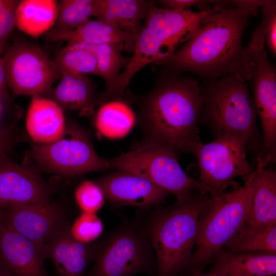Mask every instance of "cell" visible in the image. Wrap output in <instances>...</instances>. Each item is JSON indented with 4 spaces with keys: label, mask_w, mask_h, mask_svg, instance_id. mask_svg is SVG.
I'll return each instance as SVG.
<instances>
[{
    "label": "cell",
    "mask_w": 276,
    "mask_h": 276,
    "mask_svg": "<svg viewBox=\"0 0 276 276\" xmlns=\"http://www.w3.org/2000/svg\"><path fill=\"white\" fill-rule=\"evenodd\" d=\"M263 2L213 1L195 33L162 65L205 80L232 73L238 76L243 67L242 35Z\"/></svg>",
    "instance_id": "obj_1"
},
{
    "label": "cell",
    "mask_w": 276,
    "mask_h": 276,
    "mask_svg": "<svg viewBox=\"0 0 276 276\" xmlns=\"http://www.w3.org/2000/svg\"><path fill=\"white\" fill-rule=\"evenodd\" d=\"M141 104L140 123L146 139L189 152L200 139L202 95L198 80L169 68Z\"/></svg>",
    "instance_id": "obj_2"
},
{
    "label": "cell",
    "mask_w": 276,
    "mask_h": 276,
    "mask_svg": "<svg viewBox=\"0 0 276 276\" xmlns=\"http://www.w3.org/2000/svg\"><path fill=\"white\" fill-rule=\"evenodd\" d=\"M210 8L172 11L151 2L145 22L137 35L133 54L116 82L98 97L99 102L121 96L132 78L145 66L162 64L195 33Z\"/></svg>",
    "instance_id": "obj_3"
},
{
    "label": "cell",
    "mask_w": 276,
    "mask_h": 276,
    "mask_svg": "<svg viewBox=\"0 0 276 276\" xmlns=\"http://www.w3.org/2000/svg\"><path fill=\"white\" fill-rule=\"evenodd\" d=\"M201 90L203 102L199 122L210 129L214 139H240L257 156L261 142L254 101L245 81L232 73L206 79Z\"/></svg>",
    "instance_id": "obj_4"
},
{
    "label": "cell",
    "mask_w": 276,
    "mask_h": 276,
    "mask_svg": "<svg viewBox=\"0 0 276 276\" xmlns=\"http://www.w3.org/2000/svg\"><path fill=\"white\" fill-rule=\"evenodd\" d=\"M210 201L193 195L173 209L159 208L145 229L155 254L157 276H175L189 265L201 215Z\"/></svg>",
    "instance_id": "obj_5"
},
{
    "label": "cell",
    "mask_w": 276,
    "mask_h": 276,
    "mask_svg": "<svg viewBox=\"0 0 276 276\" xmlns=\"http://www.w3.org/2000/svg\"><path fill=\"white\" fill-rule=\"evenodd\" d=\"M225 188L211 195L201 215L195 249L189 263L194 269L200 270L214 258L237 235L248 217L254 193L252 173L242 186L235 184L229 191Z\"/></svg>",
    "instance_id": "obj_6"
},
{
    "label": "cell",
    "mask_w": 276,
    "mask_h": 276,
    "mask_svg": "<svg viewBox=\"0 0 276 276\" xmlns=\"http://www.w3.org/2000/svg\"><path fill=\"white\" fill-rule=\"evenodd\" d=\"M108 161L109 169L136 174L173 194L177 204L188 200L194 190L210 193L200 181L184 171L173 148L153 141L145 139L129 151Z\"/></svg>",
    "instance_id": "obj_7"
},
{
    "label": "cell",
    "mask_w": 276,
    "mask_h": 276,
    "mask_svg": "<svg viewBox=\"0 0 276 276\" xmlns=\"http://www.w3.org/2000/svg\"><path fill=\"white\" fill-rule=\"evenodd\" d=\"M87 276L157 274L155 254L144 224L126 222L101 241Z\"/></svg>",
    "instance_id": "obj_8"
},
{
    "label": "cell",
    "mask_w": 276,
    "mask_h": 276,
    "mask_svg": "<svg viewBox=\"0 0 276 276\" xmlns=\"http://www.w3.org/2000/svg\"><path fill=\"white\" fill-rule=\"evenodd\" d=\"M31 155L44 170L65 177L109 169L108 159L97 154L88 132L76 124H67L64 134L54 142L32 143Z\"/></svg>",
    "instance_id": "obj_9"
},
{
    "label": "cell",
    "mask_w": 276,
    "mask_h": 276,
    "mask_svg": "<svg viewBox=\"0 0 276 276\" xmlns=\"http://www.w3.org/2000/svg\"><path fill=\"white\" fill-rule=\"evenodd\" d=\"M247 145L243 141L222 136L209 143L195 142L190 149L197 161L200 182L211 195L225 188L236 177L244 180L255 170L246 157Z\"/></svg>",
    "instance_id": "obj_10"
},
{
    "label": "cell",
    "mask_w": 276,
    "mask_h": 276,
    "mask_svg": "<svg viewBox=\"0 0 276 276\" xmlns=\"http://www.w3.org/2000/svg\"><path fill=\"white\" fill-rule=\"evenodd\" d=\"M247 81L251 83L254 103L263 132L258 155L266 165L276 160V71L265 47L256 50L245 48Z\"/></svg>",
    "instance_id": "obj_11"
},
{
    "label": "cell",
    "mask_w": 276,
    "mask_h": 276,
    "mask_svg": "<svg viewBox=\"0 0 276 276\" xmlns=\"http://www.w3.org/2000/svg\"><path fill=\"white\" fill-rule=\"evenodd\" d=\"M2 59L8 88L14 94L40 95L61 76L45 52L29 43H14Z\"/></svg>",
    "instance_id": "obj_12"
},
{
    "label": "cell",
    "mask_w": 276,
    "mask_h": 276,
    "mask_svg": "<svg viewBox=\"0 0 276 276\" xmlns=\"http://www.w3.org/2000/svg\"><path fill=\"white\" fill-rule=\"evenodd\" d=\"M55 191L36 170L0 152V208L49 202Z\"/></svg>",
    "instance_id": "obj_13"
},
{
    "label": "cell",
    "mask_w": 276,
    "mask_h": 276,
    "mask_svg": "<svg viewBox=\"0 0 276 276\" xmlns=\"http://www.w3.org/2000/svg\"><path fill=\"white\" fill-rule=\"evenodd\" d=\"M0 217L12 229L43 244L66 222L63 208L49 202L0 208Z\"/></svg>",
    "instance_id": "obj_14"
},
{
    "label": "cell",
    "mask_w": 276,
    "mask_h": 276,
    "mask_svg": "<svg viewBox=\"0 0 276 276\" xmlns=\"http://www.w3.org/2000/svg\"><path fill=\"white\" fill-rule=\"evenodd\" d=\"M46 244L31 240L8 227L0 217V269L8 276H48Z\"/></svg>",
    "instance_id": "obj_15"
},
{
    "label": "cell",
    "mask_w": 276,
    "mask_h": 276,
    "mask_svg": "<svg viewBox=\"0 0 276 276\" xmlns=\"http://www.w3.org/2000/svg\"><path fill=\"white\" fill-rule=\"evenodd\" d=\"M95 181L106 200L117 206L147 209L158 205L170 194L146 178L127 171L117 170Z\"/></svg>",
    "instance_id": "obj_16"
},
{
    "label": "cell",
    "mask_w": 276,
    "mask_h": 276,
    "mask_svg": "<svg viewBox=\"0 0 276 276\" xmlns=\"http://www.w3.org/2000/svg\"><path fill=\"white\" fill-rule=\"evenodd\" d=\"M69 227L64 223L46 243L47 258L52 261L57 276H84L101 242L80 243L71 236Z\"/></svg>",
    "instance_id": "obj_17"
},
{
    "label": "cell",
    "mask_w": 276,
    "mask_h": 276,
    "mask_svg": "<svg viewBox=\"0 0 276 276\" xmlns=\"http://www.w3.org/2000/svg\"><path fill=\"white\" fill-rule=\"evenodd\" d=\"M252 173L254 193L250 213L239 231L247 232L276 224V172L256 157Z\"/></svg>",
    "instance_id": "obj_18"
},
{
    "label": "cell",
    "mask_w": 276,
    "mask_h": 276,
    "mask_svg": "<svg viewBox=\"0 0 276 276\" xmlns=\"http://www.w3.org/2000/svg\"><path fill=\"white\" fill-rule=\"evenodd\" d=\"M31 97L25 119L28 135L33 143L40 144L59 139L67 126L64 110L51 98L40 95Z\"/></svg>",
    "instance_id": "obj_19"
},
{
    "label": "cell",
    "mask_w": 276,
    "mask_h": 276,
    "mask_svg": "<svg viewBox=\"0 0 276 276\" xmlns=\"http://www.w3.org/2000/svg\"><path fill=\"white\" fill-rule=\"evenodd\" d=\"M209 273L226 276H273L276 253L232 252L224 249L214 257Z\"/></svg>",
    "instance_id": "obj_20"
},
{
    "label": "cell",
    "mask_w": 276,
    "mask_h": 276,
    "mask_svg": "<svg viewBox=\"0 0 276 276\" xmlns=\"http://www.w3.org/2000/svg\"><path fill=\"white\" fill-rule=\"evenodd\" d=\"M45 34L47 39L53 41H65L72 44H122L133 51L135 40L130 34L98 20L91 19L72 31H59L51 28Z\"/></svg>",
    "instance_id": "obj_21"
},
{
    "label": "cell",
    "mask_w": 276,
    "mask_h": 276,
    "mask_svg": "<svg viewBox=\"0 0 276 276\" xmlns=\"http://www.w3.org/2000/svg\"><path fill=\"white\" fill-rule=\"evenodd\" d=\"M150 3L142 0H97L95 16L136 38Z\"/></svg>",
    "instance_id": "obj_22"
},
{
    "label": "cell",
    "mask_w": 276,
    "mask_h": 276,
    "mask_svg": "<svg viewBox=\"0 0 276 276\" xmlns=\"http://www.w3.org/2000/svg\"><path fill=\"white\" fill-rule=\"evenodd\" d=\"M53 90L52 98L63 110L89 115L95 106L96 98L93 84L87 75L63 73Z\"/></svg>",
    "instance_id": "obj_23"
},
{
    "label": "cell",
    "mask_w": 276,
    "mask_h": 276,
    "mask_svg": "<svg viewBox=\"0 0 276 276\" xmlns=\"http://www.w3.org/2000/svg\"><path fill=\"white\" fill-rule=\"evenodd\" d=\"M136 121L135 113L128 104L114 99L101 103L93 119V124L101 136L114 139L129 133Z\"/></svg>",
    "instance_id": "obj_24"
},
{
    "label": "cell",
    "mask_w": 276,
    "mask_h": 276,
    "mask_svg": "<svg viewBox=\"0 0 276 276\" xmlns=\"http://www.w3.org/2000/svg\"><path fill=\"white\" fill-rule=\"evenodd\" d=\"M59 2L55 0L20 1L16 11V27L25 33L38 37L55 23Z\"/></svg>",
    "instance_id": "obj_25"
},
{
    "label": "cell",
    "mask_w": 276,
    "mask_h": 276,
    "mask_svg": "<svg viewBox=\"0 0 276 276\" xmlns=\"http://www.w3.org/2000/svg\"><path fill=\"white\" fill-rule=\"evenodd\" d=\"M76 44L94 54L97 62L96 75L105 80L106 88L116 82L120 74L121 68L126 65L129 60L125 59L121 53L124 45L122 44Z\"/></svg>",
    "instance_id": "obj_26"
},
{
    "label": "cell",
    "mask_w": 276,
    "mask_h": 276,
    "mask_svg": "<svg viewBox=\"0 0 276 276\" xmlns=\"http://www.w3.org/2000/svg\"><path fill=\"white\" fill-rule=\"evenodd\" d=\"M52 60L60 74H96L97 62L94 54L76 44L67 43L56 53Z\"/></svg>",
    "instance_id": "obj_27"
},
{
    "label": "cell",
    "mask_w": 276,
    "mask_h": 276,
    "mask_svg": "<svg viewBox=\"0 0 276 276\" xmlns=\"http://www.w3.org/2000/svg\"><path fill=\"white\" fill-rule=\"evenodd\" d=\"M223 249L237 252L276 253V224L255 231L239 232Z\"/></svg>",
    "instance_id": "obj_28"
},
{
    "label": "cell",
    "mask_w": 276,
    "mask_h": 276,
    "mask_svg": "<svg viewBox=\"0 0 276 276\" xmlns=\"http://www.w3.org/2000/svg\"><path fill=\"white\" fill-rule=\"evenodd\" d=\"M97 0H61L52 29L59 31L74 30L95 16Z\"/></svg>",
    "instance_id": "obj_29"
},
{
    "label": "cell",
    "mask_w": 276,
    "mask_h": 276,
    "mask_svg": "<svg viewBox=\"0 0 276 276\" xmlns=\"http://www.w3.org/2000/svg\"><path fill=\"white\" fill-rule=\"evenodd\" d=\"M261 7L263 12L262 21L253 32L247 48L256 50L265 47L266 43L272 55L275 56L276 3L275 1H263Z\"/></svg>",
    "instance_id": "obj_30"
},
{
    "label": "cell",
    "mask_w": 276,
    "mask_h": 276,
    "mask_svg": "<svg viewBox=\"0 0 276 276\" xmlns=\"http://www.w3.org/2000/svg\"><path fill=\"white\" fill-rule=\"evenodd\" d=\"M103 223L95 213L81 212L69 227L71 236L77 241L89 244L96 240L103 232Z\"/></svg>",
    "instance_id": "obj_31"
},
{
    "label": "cell",
    "mask_w": 276,
    "mask_h": 276,
    "mask_svg": "<svg viewBox=\"0 0 276 276\" xmlns=\"http://www.w3.org/2000/svg\"><path fill=\"white\" fill-rule=\"evenodd\" d=\"M74 199L82 212L96 213L105 204L106 198L100 186L95 181L84 180L76 188Z\"/></svg>",
    "instance_id": "obj_32"
},
{
    "label": "cell",
    "mask_w": 276,
    "mask_h": 276,
    "mask_svg": "<svg viewBox=\"0 0 276 276\" xmlns=\"http://www.w3.org/2000/svg\"><path fill=\"white\" fill-rule=\"evenodd\" d=\"M20 1L0 0V55L16 26V11Z\"/></svg>",
    "instance_id": "obj_33"
},
{
    "label": "cell",
    "mask_w": 276,
    "mask_h": 276,
    "mask_svg": "<svg viewBox=\"0 0 276 276\" xmlns=\"http://www.w3.org/2000/svg\"><path fill=\"white\" fill-rule=\"evenodd\" d=\"M24 136L13 122L9 125L0 124V152L8 153L23 141Z\"/></svg>",
    "instance_id": "obj_34"
},
{
    "label": "cell",
    "mask_w": 276,
    "mask_h": 276,
    "mask_svg": "<svg viewBox=\"0 0 276 276\" xmlns=\"http://www.w3.org/2000/svg\"><path fill=\"white\" fill-rule=\"evenodd\" d=\"M213 1L200 0H163L158 2L162 4V7L172 11H181L188 9L193 6L199 7L200 11L209 9L210 4Z\"/></svg>",
    "instance_id": "obj_35"
},
{
    "label": "cell",
    "mask_w": 276,
    "mask_h": 276,
    "mask_svg": "<svg viewBox=\"0 0 276 276\" xmlns=\"http://www.w3.org/2000/svg\"><path fill=\"white\" fill-rule=\"evenodd\" d=\"M5 66L0 55V101L6 105L9 102V94Z\"/></svg>",
    "instance_id": "obj_36"
},
{
    "label": "cell",
    "mask_w": 276,
    "mask_h": 276,
    "mask_svg": "<svg viewBox=\"0 0 276 276\" xmlns=\"http://www.w3.org/2000/svg\"><path fill=\"white\" fill-rule=\"evenodd\" d=\"M189 276H226L223 275H215L211 273H203L201 270L193 269L191 274Z\"/></svg>",
    "instance_id": "obj_37"
},
{
    "label": "cell",
    "mask_w": 276,
    "mask_h": 276,
    "mask_svg": "<svg viewBox=\"0 0 276 276\" xmlns=\"http://www.w3.org/2000/svg\"><path fill=\"white\" fill-rule=\"evenodd\" d=\"M7 105L4 104L3 103L0 101V124L2 117H3L5 110L6 108Z\"/></svg>",
    "instance_id": "obj_38"
},
{
    "label": "cell",
    "mask_w": 276,
    "mask_h": 276,
    "mask_svg": "<svg viewBox=\"0 0 276 276\" xmlns=\"http://www.w3.org/2000/svg\"><path fill=\"white\" fill-rule=\"evenodd\" d=\"M0 276H8L5 273H4L1 269H0Z\"/></svg>",
    "instance_id": "obj_39"
}]
</instances>
